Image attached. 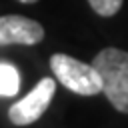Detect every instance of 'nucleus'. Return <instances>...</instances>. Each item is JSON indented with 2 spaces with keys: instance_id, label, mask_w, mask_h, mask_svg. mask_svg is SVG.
I'll list each match as a JSON object with an SVG mask.
<instances>
[{
  "instance_id": "f257e3e1",
  "label": "nucleus",
  "mask_w": 128,
  "mask_h": 128,
  "mask_svg": "<svg viewBox=\"0 0 128 128\" xmlns=\"http://www.w3.org/2000/svg\"><path fill=\"white\" fill-rule=\"evenodd\" d=\"M92 64L102 76V92L108 102L118 112L128 114V52L104 48L94 56Z\"/></svg>"
},
{
  "instance_id": "423d86ee",
  "label": "nucleus",
  "mask_w": 128,
  "mask_h": 128,
  "mask_svg": "<svg viewBox=\"0 0 128 128\" xmlns=\"http://www.w3.org/2000/svg\"><path fill=\"white\" fill-rule=\"evenodd\" d=\"M122 2L124 0H88V4L92 6V10L98 16H104V18L114 16L122 8Z\"/></svg>"
},
{
  "instance_id": "39448f33",
  "label": "nucleus",
  "mask_w": 128,
  "mask_h": 128,
  "mask_svg": "<svg viewBox=\"0 0 128 128\" xmlns=\"http://www.w3.org/2000/svg\"><path fill=\"white\" fill-rule=\"evenodd\" d=\"M20 90V72L12 62H0V96L12 98Z\"/></svg>"
},
{
  "instance_id": "0eeeda50",
  "label": "nucleus",
  "mask_w": 128,
  "mask_h": 128,
  "mask_svg": "<svg viewBox=\"0 0 128 128\" xmlns=\"http://www.w3.org/2000/svg\"><path fill=\"white\" fill-rule=\"evenodd\" d=\"M18 2H22V4H34V2H38V0H18Z\"/></svg>"
},
{
  "instance_id": "7ed1b4c3",
  "label": "nucleus",
  "mask_w": 128,
  "mask_h": 128,
  "mask_svg": "<svg viewBox=\"0 0 128 128\" xmlns=\"http://www.w3.org/2000/svg\"><path fill=\"white\" fill-rule=\"evenodd\" d=\"M56 94V80L50 76H44L22 100L14 102L8 108V118L16 126H28L34 124L42 114L48 110L52 98Z\"/></svg>"
},
{
  "instance_id": "f03ea898",
  "label": "nucleus",
  "mask_w": 128,
  "mask_h": 128,
  "mask_svg": "<svg viewBox=\"0 0 128 128\" xmlns=\"http://www.w3.org/2000/svg\"><path fill=\"white\" fill-rule=\"evenodd\" d=\"M50 68L62 86L80 96H94L102 92V76L94 64H86L78 58L56 52L50 58Z\"/></svg>"
},
{
  "instance_id": "20e7f679",
  "label": "nucleus",
  "mask_w": 128,
  "mask_h": 128,
  "mask_svg": "<svg viewBox=\"0 0 128 128\" xmlns=\"http://www.w3.org/2000/svg\"><path fill=\"white\" fill-rule=\"evenodd\" d=\"M42 38H44V28L40 22L20 14L0 16V46H8V44L32 46L42 42Z\"/></svg>"
}]
</instances>
